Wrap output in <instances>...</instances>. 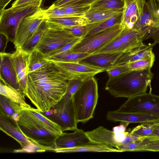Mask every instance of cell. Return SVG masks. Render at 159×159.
Returning <instances> with one entry per match:
<instances>
[{"instance_id": "1", "label": "cell", "mask_w": 159, "mask_h": 159, "mask_svg": "<svg viewBox=\"0 0 159 159\" xmlns=\"http://www.w3.org/2000/svg\"><path fill=\"white\" fill-rule=\"evenodd\" d=\"M68 80L52 63L28 75L25 96L41 112L49 111L65 95Z\"/></svg>"}, {"instance_id": "2", "label": "cell", "mask_w": 159, "mask_h": 159, "mask_svg": "<svg viewBox=\"0 0 159 159\" xmlns=\"http://www.w3.org/2000/svg\"><path fill=\"white\" fill-rule=\"evenodd\" d=\"M153 75L151 69L130 70L109 78L105 89L115 98H130L146 93Z\"/></svg>"}, {"instance_id": "3", "label": "cell", "mask_w": 159, "mask_h": 159, "mask_svg": "<svg viewBox=\"0 0 159 159\" xmlns=\"http://www.w3.org/2000/svg\"><path fill=\"white\" fill-rule=\"evenodd\" d=\"M24 134L42 150H53L60 135L48 129L28 109L23 108L17 121Z\"/></svg>"}, {"instance_id": "4", "label": "cell", "mask_w": 159, "mask_h": 159, "mask_svg": "<svg viewBox=\"0 0 159 159\" xmlns=\"http://www.w3.org/2000/svg\"><path fill=\"white\" fill-rule=\"evenodd\" d=\"M98 98L96 80L94 76L84 80L72 97L78 123H85L93 117Z\"/></svg>"}, {"instance_id": "5", "label": "cell", "mask_w": 159, "mask_h": 159, "mask_svg": "<svg viewBox=\"0 0 159 159\" xmlns=\"http://www.w3.org/2000/svg\"><path fill=\"white\" fill-rule=\"evenodd\" d=\"M43 0L29 1L0 11V34L13 42L21 21L38 10Z\"/></svg>"}, {"instance_id": "6", "label": "cell", "mask_w": 159, "mask_h": 159, "mask_svg": "<svg viewBox=\"0 0 159 159\" xmlns=\"http://www.w3.org/2000/svg\"><path fill=\"white\" fill-rule=\"evenodd\" d=\"M123 29L120 23H117L95 34L85 37L69 50L90 55L111 42L119 34Z\"/></svg>"}, {"instance_id": "7", "label": "cell", "mask_w": 159, "mask_h": 159, "mask_svg": "<svg viewBox=\"0 0 159 159\" xmlns=\"http://www.w3.org/2000/svg\"><path fill=\"white\" fill-rule=\"evenodd\" d=\"M57 124L62 132L78 129L77 122L72 98L65 103L59 102L49 111L41 112Z\"/></svg>"}, {"instance_id": "8", "label": "cell", "mask_w": 159, "mask_h": 159, "mask_svg": "<svg viewBox=\"0 0 159 159\" xmlns=\"http://www.w3.org/2000/svg\"><path fill=\"white\" fill-rule=\"evenodd\" d=\"M134 29L143 30L145 40L151 38L159 43V2L156 0L146 2L143 13Z\"/></svg>"}, {"instance_id": "9", "label": "cell", "mask_w": 159, "mask_h": 159, "mask_svg": "<svg viewBox=\"0 0 159 159\" xmlns=\"http://www.w3.org/2000/svg\"><path fill=\"white\" fill-rule=\"evenodd\" d=\"M117 110L144 113L159 118V96L152 94L150 91L129 98Z\"/></svg>"}, {"instance_id": "10", "label": "cell", "mask_w": 159, "mask_h": 159, "mask_svg": "<svg viewBox=\"0 0 159 159\" xmlns=\"http://www.w3.org/2000/svg\"><path fill=\"white\" fill-rule=\"evenodd\" d=\"M51 62L68 80H84L106 71L103 68L81 61L64 62L50 59Z\"/></svg>"}, {"instance_id": "11", "label": "cell", "mask_w": 159, "mask_h": 159, "mask_svg": "<svg viewBox=\"0 0 159 159\" xmlns=\"http://www.w3.org/2000/svg\"><path fill=\"white\" fill-rule=\"evenodd\" d=\"M46 18L45 10L40 7L34 14L23 19L13 42L15 49L21 48Z\"/></svg>"}, {"instance_id": "12", "label": "cell", "mask_w": 159, "mask_h": 159, "mask_svg": "<svg viewBox=\"0 0 159 159\" xmlns=\"http://www.w3.org/2000/svg\"><path fill=\"white\" fill-rule=\"evenodd\" d=\"M76 38L65 30L47 28L35 48L46 54Z\"/></svg>"}, {"instance_id": "13", "label": "cell", "mask_w": 159, "mask_h": 159, "mask_svg": "<svg viewBox=\"0 0 159 159\" xmlns=\"http://www.w3.org/2000/svg\"><path fill=\"white\" fill-rule=\"evenodd\" d=\"M2 53L9 59L14 71L19 84L21 94L25 98L28 75V58L30 53L21 48L16 49L11 52Z\"/></svg>"}, {"instance_id": "14", "label": "cell", "mask_w": 159, "mask_h": 159, "mask_svg": "<svg viewBox=\"0 0 159 159\" xmlns=\"http://www.w3.org/2000/svg\"><path fill=\"white\" fill-rule=\"evenodd\" d=\"M0 129L18 142L25 151H30L29 149L39 147L24 134L17 122L6 114L1 108Z\"/></svg>"}, {"instance_id": "15", "label": "cell", "mask_w": 159, "mask_h": 159, "mask_svg": "<svg viewBox=\"0 0 159 159\" xmlns=\"http://www.w3.org/2000/svg\"><path fill=\"white\" fill-rule=\"evenodd\" d=\"M124 5L120 24L123 27L134 28L143 13L145 0H124Z\"/></svg>"}, {"instance_id": "16", "label": "cell", "mask_w": 159, "mask_h": 159, "mask_svg": "<svg viewBox=\"0 0 159 159\" xmlns=\"http://www.w3.org/2000/svg\"><path fill=\"white\" fill-rule=\"evenodd\" d=\"M106 119L110 121L125 123L140 124L159 121V118L152 115L140 112H125L117 110L108 111Z\"/></svg>"}, {"instance_id": "17", "label": "cell", "mask_w": 159, "mask_h": 159, "mask_svg": "<svg viewBox=\"0 0 159 159\" xmlns=\"http://www.w3.org/2000/svg\"><path fill=\"white\" fill-rule=\"evenodd\" d=\"M86 132L77 129L71 133L63 132L56 139L54 149L76 147L90 142Z\"/></svg>"}, {"instance_id": "18", "label": "cell", "mask_w": 159, "mask_h": 159, "mask_svg": "<svg viewBox=\"0 0 159 159\" xmlns=\"http://www.w3.org/2000/svg\"><path fill=\"white\" fill-rule=\"evenodd\" d=\"M86 133L90 140L94 142L108 145L116 149L121 144L119 133L111 131L102 126L86 132Z\"/></svg>"}, {"instance_id": "19", "label": "cell", "mask_w": 159, "mask_h": 159, "mask_svg": "<svg viewBox=\"0 0 159 159\" xmlns=\"http://www.w3.org/2000/svg\"><path fill=\"white\" fill-rule=\"evenodd\" d=\"M123 53H101L90 55L80 61L107 70L114 65L116 61Z\"/></svg>"}, {"instance_id": "20", "label": "cell", "mask_w": 159, "mask_h": 159, "mask_svg": "<svg viewBox=\"0 0 159 159\" xmlns=\"http://www.w3.org/2000/svg\"><path fill=\"white\" fill-rule=\"evenodd\" d=\"M154 42L137 48L129 52L123 53L115 62L114 65L127 64L138 60L154 55L152 52Z\"/></svg>"}, {"instance_id": "21", "label": "cell", "mask_w": 159, "mask_h": 159, "mask_svg": "<svg viewBox=\"0 0 159 159\" xmlns=\"http://www.w3.org/2000/svg\"><path fill=\"white\" fill-rule=\"evenodd\" d=\"M0 81L13 87L21 94L15 73L9 59L2 53L0 52Z\"/></svg>"}, {"instance_id": "22", "label": "cell", "mask_w": 159, "mask_h": 159, "mask_svg": "<svg viewBox=\"0 0 159 159\" xmlns=\"http://www.w3.org/2000/svg\"><path fill=\"white\" fill-rule=\"evenodd\" d=\"M56 152H121L113 147L106 144L94 142L92 141L81 145L72 148L55 149Z\"/></svg>"}, {"instance_id": "23", "label": "cell", "mask_w": 159, "mask_h": 159, "mask_svg": "<svg viewBox=\"0 0 159 159\" xmlns=\"http://www.w3.org/2000/svg\"><path fill=\"white\" fill-rule=\"evenodd\" d=\"M48 28L63 29L65 28L88 24L84 16L67 17L58 18H48L45 20Z\"/></svg>"}, {"instance_id": "24", "label": "cell", "mask_w": 159, "mask_h": 159, "mask_svg": "<svg viewBox=\"0 0 159 159\" xmlns=\"http://www.w3.org/2000/svg\"><path fill=\"white\" fill-rule=\"evenodd\" d=\"M51 63L49 58L41 51L34 48L29 53L28 74L42 68Z\"/></svg>"}, {"instance_id": "25", "label": "cell", "mask_w": 159, "mask_h": 159, "mask_svg": "<svg viewBox=\"0 0 159 159\" xmlns=\"http://www.w3.org/2000/svg\"><path fill=\"white\" fill-rule=\"evenodd\" d=\"M0 94L20 105L25 109L33 107L26 103L22 95L13 87L0 81Z\"/></svg>"}, {"instance_id": "26", "label": "cell", "mask_w": 159, "mask_h": 159, "mask_svg": "<svg viewBox=\"0 0 159 159\" xmlns=\"http://www.w3.org/2000/svg\"><path fill=\"white\" fill-rule=\"evenodd\" d=\"M122 12L123 11L90 8L84 17L87 20L88 24H93L104 21L115 14Z\"/></svg>"}, {"instance_id": "27", "label": "cell", "mask_w": 159, "mask_h": 159, "mask_svg": "<svg viewBox=\"0 0 159 159\" xmlns=\"http://www.w3.org/2000/svg\"><path fill=\"white\" fill-rule=\"evenodd\" d=\"M0 108L13 119L17 121L23 108L4 96L0 95Z\"/></svg>"}, {"instance_id": "28", "label": "cell", "mask_w": 159, "mask_h": 159, "mask_svg": "<svg viewBox=\"0 0 159 159\" xmlns=\"http://www.w3.org/2000/svg\"><path fill=\"white\" fill-rule=\"evenodd\" d=\"M122 14V12L115 14L104 21L93 23L94 25L93 27L87 33L85 37L95 34L120 23Z\"/></svg>"}, {"instance_id": "29", "label": "cell", "mask_w": 159, "mask_h": 159, "mask_svg": "<svg viewBox=\"0 0 159 159\" xmlns=\"http://www.w3.org/2000/svg\"><path fill=\"white\" fill-rule=\"evenodd\" d=\"M47 29L45 20L21 48L26 52L30 53L36 47Z\"/></svg>"}, {"instance_id": "30", "label": "cell", "mask_w": 159, "mask_h": 159, "mask_svg": "<svg viewBox=\"0 0 159 159\" xmlns=\"http://www.w3.org/2000/svg\"><path fill=\"white\" fill-rule=\"evenodd\" d=\"M28 109L35 117L50 131L59 135L63 132L57 124L44 116L37 108H32Z\"/></svg>"}, {"instance_id": "31", "label": "cell", "mask_w": 159, "mask_h": 159, "mask_svg": "<svg viewBox=\"0 0 159 159\" xmlns=\"http://www.w3.org/2000/svg\"><path fill=\"white\" fill-rule=\"evenodd\" d=\"M124 0H100L91 5L90 9L123 11Z\"/></svg>"}, {"instance_id": "32", "label": "cell", "mask_w": 159, "mask_h": 159, "mask_svg": "<svg viewBox=\"0 0 159 159\" xmlns=\"http://www.w3.org/2000/svg\"><path fill=\"white\" fill-rule=\"evenodd\" d=\"M89 55L87 53L74 52L69 50L49 58L58 61L72 62L80 61Z\"/></svg>"}, {"instance_id": "33", "label": "cell", "mask_w": 159, "mask_h": 159, "mask_svg": "<svg viewBox=\"0 0 159 159\" xmlns=\"http://www.w3.org/2000/svg\"><path fill=\"white\" fill-rule=\"evenodd\" d=\"M159 121L148 122L140 124L133 128L130 133L142 137L148 138Z\"/></svg>"}, {"instance_id": "34", "label": "cell", "mask_w": 159, "mask_h": 159, "mask_svg": "<svg viewBox=\"0 0 159 159\" xmlns=\"http://www.w3.org/2000/svg\"><path fill=\"white\" fill-rule=\"evenodd\" d=\"M155 59V55H153L127 63V64L130 70L151 69L153 65Z\"/></svg>"}, {"instance_id": "35", "label": "cell", "mask_w": 159, "mask_h": 159, "mask_svg": "<svg viewBox=\"0 0 159 159\" xmlns=\"http://www.w3.org/2000/svg\"><path fill=\"white\" fill-rule=\"evenodd\" d=\"M93 27V24H88L67 27L63 29L68 31L76 37L84 39Z\"/></svg>"}, {"instance_id": "36", "label": "cell", "mask_w": 159, "mask_h": 159, "mask_svg": "<svg viewBox=\"0 0 159 159\" xmlns=\"http://www.w3.org/2000/svg\"><path fill=\"white\" fill-rule=\"evenodd\" d=\"M83 80L79 79H73L68 80L67 92L62 98L59 102L65 103L72 98Z\"/></svg>"}, {"instance_id": "37", "label": "cell", "mask_w": 159, "mask_h": 159, "mask_svg": "<svg viewBox=\"0 0 159 159\" xmlns=\"http://www.w3.org/2000/svg\"><path fill=\"white\" fill-rule=\"evenodd\" d=\"M90 5H70L59 8L67 14L78 16H84L86 13L90 9Z\"/></svg>"}, {"instance_id": "38", "label": "cell", "mask_w": 159, "mask_h": 159, "mask_svg": "<svg viewBox=\"0 0 159 159\" xmlns=\"http://www.w3.org/2000/svg\"><path fill=\"white\" fill-rule=\"evenodd\" d=\"M148 139L145 138L143 140H137L126 143L120 145L117 149L121 152H138L139 149L144 145Z\"/></svg>"}, {"instance_id": "39", "label": "cell", "mask_w": 159, "mask_h": 159, "mask_svg": "<svg viewBox=\"0 0 159 159\" xmlns=\"http://www.w3.org/2000/svg\"><path fill=\"white\" fill-rule=\"evenodd\" d=\"M46 19L48 18H58L67 17L78 16L67 14L61 8L52 5L45 10Z\"/></svg>"}, {"instance_id": "40", "label": "cell", "mask_w": 159, "mask_h": 159, "mask_svg": "<svg viewBox=\"0 0 159 159\" xmlns=\"http://www.w3.org/2000/svg\"><path fill=\"white\" fill-rule=\"evenodd\" d=\"M83 39V38H77L62 46L48 52L46 55L49 58L53 56L68 51L71 49L79 43Z\"/></svg>"}, {"instance_id": "41", "label": "cell", "mask_w": 159, "mask_h": 159, "mask_svg": "<svg viewBox=\"0 0 159 159\" xmlns=\"http://www.w3.org/2000/svg\"><path fill=\"white\" fill-rule=\"evenodd\" d=\"M130 71L127 64L114 65L106 70L109 78L116 77Z\"/></svg>"}, {"instance_id": "42", "label": "cell", "mask_w": 159, "mask_h": 159, "mask_svg": "<svg viewBox=\"0 0 159 159\" xmlns=\"http://www.w3.org/2000/svg\"><path fill=\"white\" fill-rule=\"evenodd\" d=\"M143 151L159 152V140H152L148 139L146 144L139 148L138 151Z\"/></svg>"}, {"instance_id": "43", "label": "cell", "mask_w": 159, "mask_h": 159, "mask_svg": "<svg viewBox=\"0 0 159 159\" xmlns=\"http://www.w3.org/2000/svg\"><path fill=\"white\" fill-rule=\"evenodd\" d=\"M100 0H73L66 3L60 7L70 5L79 6L91 5ZM60 8V7H59Z\"/></svg>"}, {"instance_id": "44", "label": "cell", "mask_w": 159, "mask_h": 159, "mask_svg": "<svg viewBox=\"0 0 159 159\" xmlns=\"http://www.w3.org/2000/svg\"><path fill=\"white\" fill-rule=\"evenodd\" d=\"M148 139L152 140H159V122L155 127L150 137Z\"/></svg>"}, {"instance_id": "45", "label": "cell", "mask_w": 159, "mask_h": 159, "mask_svg": "<svg viewBox=\"0 0 159 159\" xmlns=\"http://www.w3.org/2000/svg\"><path fill=\"white\" fill-rule=\"evenodd\" d=\"M73 0H56L52 4L54 6L60 7L66 3Z\"/></svg>"}, {"instance_id": "46", "label": "cell", "mask_w": 159, "mask_h": 159, "mask_svg": "<svg viewBox=\"0 0 159 159\" xmlns=\"http://www.w3.org/2000/svg\"><path fill=\"white\" fill-rule=\"evenodd\" d=\"M12 0H0V11L5 9L6 6Z\"/></svg>"}, {"instance_id": "47", "label": "cell", "mask_w": 159, "mask_h": 159, "mask_svg": "<svg viewBox=\"0 0 159 159\" xmlns=\"http://www.w3.org/2000/svg\"><path fill=\"white\" fill-rule=\"evenodd\" d=\"M34 0H16L12 4L11 7H14L24 3Z\"/></svg>"}, {"instance_id": "48", "label": "cell", "mask_w": 159, "mask_h": 159, "mask_svg": "<svg viewBox=\"0 0 159 159\" xmlns=\"http://www.w3.org/2000/svg\"><path fill=\"white\" fill-rule=\"evenodd\" d=\"M2 35L1 34L0 39V49L1 50V52H5V48L4 46V40L3 39Z\"/></svg>"}, {"instance_id": "49", "label": "cell", "mask_w": 159, "mask_h": 159, "mask_svg": "<svg viewBox=\"0 0 159 159\" xmlns=\"http://www.w3.org/2000/svg\"></svg>"}]
</instances>
